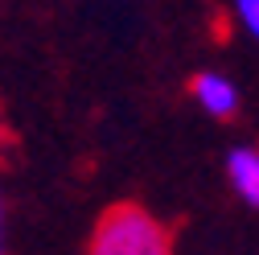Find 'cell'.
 Wrapping results in <instances>:
<instances>
[{
  "label": "cell",
  "mask_w": 259,
  "mask_h": 255,
  "mask_svg": "<svg viewBox=\"0 0 259 255\" xmlns=\"http://www.w3.org/2000/svg\"><path fill=\"white\" fill-rule=\"evenodd\" d=\"M87 255H173V235L140 202H115L95 222Z\"/></svg>",
  "instance_id": "cell-1"
},
{
  "label": "cell",
  "mask_w": 259,
  "mask_h": 255,
  "mask_svg": "<svg viewBox=\"0 0 259 255\" xmlns=\"http://www.w3.org/2000/svg\"><path fill=\"white\" fill-rule=\"evenodd\" d=\"M189 99L198 103L210 119H235L239 115V103H243V95H239V87L226 78L222 70H198L189 78Z\"/></svg>",
  "instance_id": "cell-2"
},
{
  "label": "cell",
  "mask_w": 259,
  "mask_h": 255,
  "mask_svg": "<svg viewBox=\"0 0 259 255\" xmlns=\"http://www.w3.org/2000/svg\"><path fill=\"white\" fill-rule=\"evenodd\" d=\"M222 169H226V185H231V194L243 206L259 210V144H235L231 152H226Z\"/></svg>",
  "instance_id": "cell-3"
},
{
  "label": "cell",
  "mask_w": 259,
  "mask_h": 255,
  "mask_svg": "<svg viewBox=\"0 0 259 255\" xmlns=\"http://www.w3.org/2000/svg\"><path fill=\"white\" fill-rule=\"evenodd\" d=\"M235 17L247 33L259 41V0H235Z\"/></svg>",
  "instance_id": "cell-4"
},
{
  "label": "cell",
  "mask_w": 259,
  "mask_h": 255,
  "mask_svg": "<svg viewBox=\"0 0 259 255\" xmlns=\"http://www.w3.org/2000/svg\"><path fill=\"white\" fill-rule=\"evenodd\" d=\"M0 255H9V206H5V194H0Z\"/></svg>",
  "instance_id": "cell-5"
}]
</instances>
